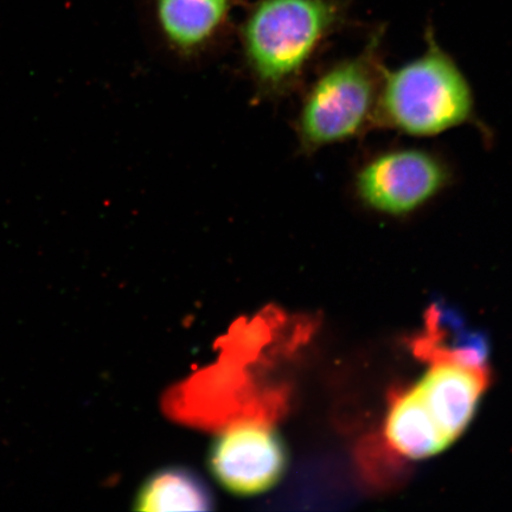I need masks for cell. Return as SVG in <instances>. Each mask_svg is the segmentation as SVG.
<instances>
[{
	"label": "cell",
	"mask_w": 512,
	"mask_h": 512,
	"mask_svg": "<svg viewBox=\"0 0 512 512\" xmlns=\"http://www.w3.org/2000/svg\"><path fill=\"white\" fill-rule=\"evenodd\" d=\"M426 364L418 381L393 390L380 437L361 447L360 464L368 479L388 480L400 464L443 452L470 424L490 386L484 368L450 360Z\"/></svg>",
	"instance_id": "cell-1"
},
{
	"label": "cell",
	"mask_w": 512,
	"mask_h": 512,
	"mask_svg": "<svg viewBox=\"0 0 512 512\" xmlns=\"http://www.w3.org/2000/svg\"><path fill=\"white\" fill-rule=\"evenodd\" d=\"M349 0H258L241 27L243 59L259 92L283 95L349 23Z\"/></svg>",
	"instance_id": "cell-2"
},
{
	"label": "cell",
	"mask_w": 512,
	"mask_h": 512,
	"mask_svg": "<svg viewBox=\"0 0 512 512\" xmlns=\"http://www.w3.org/2000/svg\"><path fill=\"white\" fill-rule=\"evenodd\" d=\"M466 125H480L475 93L463 69L430 31L424 53L384 69L377 127L433 138Z\"/></svg>",
	"instance_id": "cell-3"
},
{
	"label": "cell",
	"mask_w": 512,
	"mask_h": 512,
	"mask_svg": "<svg viewBox=\"0 0 512 512\" xmlns=\"http://www.w3.org/2000/svg\"><path fill=\"white\" fill-rule=\"evenodd\" d=\"M384 69L379 32L360 53L317 76L296 119L297 140L305 155L352 142L377 127Z\"/></svg>",
	"instance_id": "cell-4"
},
{
	"label": "cell",
	"mask_w": 512,
	"mask_h": 512,
	"mask_svg": "<svg viewBox=\"0 0 512 512\" xmlns=\"http://www.w3.org/2000/svg\"><path fill=\"white\" fill-rule=\"evenodd\" d=\"M453 181L452 166L439 153L395 147L364 160L351 185L355 200L370 214L406 220L430 207Z\"/></svg>",
	"instance_id": "cell-5"
},
{
	"label": "cell",
	"mask_w": 512,
	"mask_h": 512,
	"mask_svg": "<svg viewBox=\"0 0 512 512\" xmlns=\"http://www.w3.org/2000/svg\"><path fill=\"white\" fill-rule=\"evenodd\" d=\"M288 454L283 438L272 427L245 424L228 428L209 448L211 475L236 496L264 494L280 482Z\"/></svg>",
	"instance_id": "cell-6"
},
{
	"label": "cell",
	"mask_w": 512,
	"mask_h": 512,
	"mask_svg": "<svg viewBox=\"0 0 512 512\" xmlns=\"http://www.w3.org/2000/svg\"><path fill=\"white\" fill-rule=\"evenodd\" d=\"M238 0H153L157 27L178 55L207 50L227 28Z\"/></svg>",
	"instance_id": "cell-7"
},
{
	"label": "cell",
	"mask_w": 512,
	"mask_h": 512,
	"mask_svg": "<svg viewBox=\"0 0 512 512\" xmlns=\"http://www.w3.org/2000/svg\"><path fill=\"white\" fill-rule=\"evenodd\" d=\"M409 347L421 362L448 356L488 364L489 347L482 332L470 329L462 317L441 304L428 309L424 329L411 339Z\"/></svg>",
	"instance_id": "cell-8"
},
{
	"label": "cell",
	"mask_w": 512,
	"mask_h": 512,
	"mask_svg": "<svg viewBox=\"0 0 512 512\" xmlns=\"http://www.w3.org/2000/svg\"><path fill=\"white\" fill-rule=\"evenodd\" d=\"M133 503L136 511H208L214 509L215 501L195 472L169 466L144 480Z\"/></svg>",
	"instance_id": "cell-9"
}]
</instances>
